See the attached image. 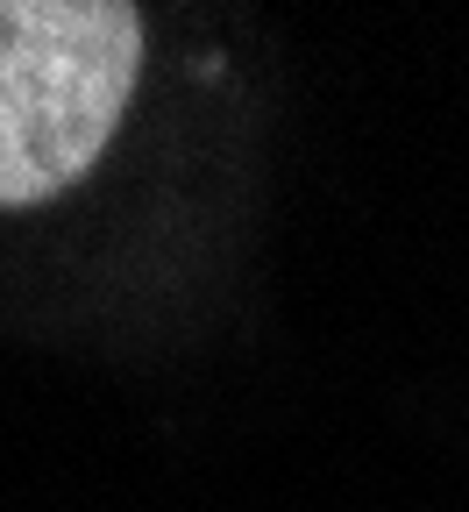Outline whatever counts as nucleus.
Listing matches in <instances>:
<instances>
[{"instance_id": "obj_1", "label": "nucleus", "mask_w": 469, "mask_h": 512, "mask_svg": "<svg viewBox=\"0 0 469 512\" xmlns=\"http://www.w3.org/2000/svg\"><path fill=\"white\" fill-rule=\"evenodd\" d=\"M143 15L128 0H0V207L79 185L128 114Z\"/></svg>"}]
</instances>
